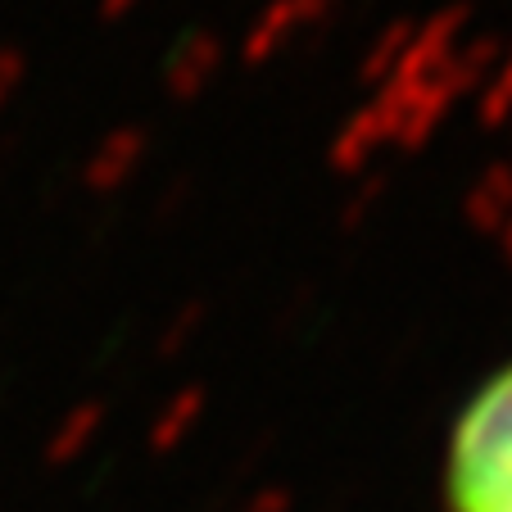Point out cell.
I'll return each mask as SVG.
<instances>
[{"instance_id":"17","label":"cell","mask_w":512,"mask_h":512,"mask_svg":"<svg viewBox=\"0 0 512 512\" xmlns=\"http://www.w3.org/2000/svg\"><path fill=\"white\" fill-rule=\"evenodd\" d=\"M336 5H340V0H295V10H300V23H304V28H318V23L327 19Z\"/></svg>"},{"instance_id":"11","label":"cell","mask_w":512,"mask_h":512,"mask_svg":"<svg viewBox=\"0 0 512 512\" xmlns=\"http://www.w3.org/2000/svg\"><path fill=\"white\" fill-rule=\"evenodd\" d=\"M204 408H209V390L204 386H182L155 413V422H150V449H155V454H173L186 435L200 426Z\"/></svg>"},{"instance_id":"19","label":"cell","mask_w":512,"mask_h":512,"mask_svg":"<svg viewBox=\"0 0 512 512\" xmlns=\"http://www.w3.org/2000/svg\"><path fill=\"white\" fill-rule=\"evenodd\" d=\"M136 5H141V0H100V19H105V23H118V19H127Z\"/></svg>"},{"instance_id":"20","label":"cell","mask_w":512,"mask_h":512,"mask_svg":"<svg viewBox=\"0 0 512 512\" xmlns=\"http://www.w3.org/2000/svg\"><path fill=\"white\" fill-rule=\"evenodd\" d=\"M494 245H499V259L512 268V213H508V223L499 227V236H494Z\"/></svg>"},{"instance_id":"10","label":"cell","mask_w":512,"mask_h":512,"mask_svg":"<svg viewBox=\"0 0 512 512\" xmlns=\"http://www.w3.org/2000/svg\"><path fill=\"white\" fill-rule=\"evenodd\" d=\"M300 28H304V23H300V10H295V0H268V5L254 14L250 32H245V41H241L245 68H263Z\"/></svg>"},{"instance_id":"12","label":"cell","mask_w":512,"mask_h":512,"mask_svg":"<svg viewBox=\"0 0 512 512\" xmlns=\"http://www.w3.org/2000/svg\"><path fill=\"white\" fill-rule=\"evenodd\" d=\"M413 19H395L386 23V28L377 32V41L368 46V55H363V64H358V78L368 82V87H386L390 78H395L399 59H404L408 41H413Z\"/></svg>"},{"instance_id":"7","label":"cell","mask_w":512,"mask_h":512,"mask_svg":"<svg viewBox=\"0 0 512 512\" xmlns=\"http://www.w3.org/2000/svg\"><path fill=\"white\" fill-rule=\"evenodd\" d=\"M503 55H508V41L503 37H472V41L463 37V46L445 59V68H440L431 82H440V87L449 91V100L458 105V100L476 96V91L490 82V73L499 68Z\"/></svg>"},{"instance_id":"14","label":"cell","mask_w":512,"mask_h":512,"mask_svg":"<svg viewBox=\"0 0 512 512\" xmlns=\"http://www.w3.org/2000/svg\"><path fill=\"white\" fill-rule=\"evenodd\" d=\"M381 195H386V177H381V173H363V177H358V186L349 191V200L340 204V227H345V232H358V227L372 218V209L381 204Z\"/></svg>"},{"instance_id":"16","label":"cell","mask_w":512,"mask_h":512,"mask_svg":"<svg viewBox=\"0 0 512 512\" xmlns=\"http://www.w3.org/2000/svg\"><path fill=\"white\" fill-rule=\"evenodd\" d=\"M23 78H28V55L19 46H0V109L14 100Z\"/></svg>"},{"instance_id":"2","label":"cell","mask_w":512,"mask_h":512,"mask_svg":"<svg viewBox=\"0 0 512 512\" xmlns=\"http://www.w3.org/2000/svg\"><path fill=\"white\" fill-rule=\"evenodd\" d=\"M368 105L386 123L390 145L408 150V155L422 150L445 127V118L454 114V100H449V91L440 82H386V87H377V96Z\"/></svg>"},{"instance_id":"9","label":"cell","mask_w":512,"mask_h":512,"mask_svg":"<svg viewBox=\"0 0 512 512\" xmlns=\"http://www.w3.org/2000/svg\"><path fill=\"white\" fill-rule=\"evenodd\" d=\"M100 426H105V404H100V399H82V404H73L55 426H50V435H46V449H41L46 467L78 463V458L96 445Z\"/></svg>"},{"instance_id":"13","label":"cell","mask_w":512,"mask_h":512,"mask_svg":"<svg viewBox=\"0 0 512 512\" xmlns=\"http://www.w3.org/2000/svg\"><path fill=\"white\" fill-rule=\"evenodd\" d=\"M476 118H481V127L512 123V41H508V55H503L499 68L490 73V82L476 91Z\"/></svg>"},{"instance_id":"4","label":"cell","mask_w":512,"mask_h":512,"mask_svg":"<svg viewBox=\"0 0 512 512\" xmlns=\"http://www.w3.org/2000/svg\"><path fill=\"white\" fill-rule=\"evenodd\" d=\"M223 64H227L223 37H218V32H209V28H195L191 37L177 41V50L168 55V64H164L168 100H177V105L200 100L204 91H209V82L223 73Z\"/></svg>"},{"instance_id":"18","label":"cell","mask_w":512,"mask_h":512,"mask_svg":"<svg viewBox=\"0 0 512 512\" xmlns=\"http://www.w3.org/2000/svg\"><path fill=\"white\" fill-rule=\"evenodd\" d=\"M245 512H290V490H263Z\"/></svg>"},{"instance_id":"8","label":"cell","mask_w":512,"mask_h":512,"mask_svg":"<svg viewBox=\"0 0 512 512\" xmlns=\"http://www.w3.org/2000/svg\"><path fill=\"white\" fill-rule=\"evenodd\" d=\"M512 213V164H485L463 195V218L476 236H499Z\"/></svg>"},{"instance_id":"1","label":"cell","mask_w":512,"mask_h":512,"mask_svg":"<svg viewBox=\"0 0 512 512\" xmlns=\"http://www.w3.org/2000/svg\"><path fill=\"white\" fill-rule=\"evenodd\" d=\"M454 512H512V368L485 381L449 440Z\"/></svg>"},{"instance_id":"15","label":"cell","mask_w":512,"mask_h":512,"mask_svg":"<svg viewBox=\"0 0 512 512\" xmlns=\"http://www.w3.org/2000/svg\"><path fill=\"white\" fill-rule=\"evenodd\" d=\"M204 318H209V309H204L200 300H195V304H182V309L168 318V327L159 331V354H164V358H177L195 336H200Z\"/></svg>"},{"instance_id":"5","label":"cell","mask_w":512,"mask_h":512,"mask_svg":"<svg viewBox=\"0 0 512 512\" xmlns=\"http://www.w3.org/2000/svg\"><path fill=\"white\" fill-rule=\"evenodd\" d=\"M145 150H150L145 127H114V132H109L105 141L91 150L87 164H82V186H87L91 195L123 191V186L136 177V168H141Z\"/></svg>"},{"instance_id":"3","label":"cell","mask_w":512,"mask_h":512,"mask_svg":"<svg viewBox=\"0 0 512 512\" xmlns=\"http://www.w3.org/2000/svg\"><path fill=\"white\" fill-rule=\"evenodd\" d=\"M467 23H472V5H445V10H435L431 19H422L413 28V41H408V50L390 82H431L435 73L445 68V59L463 46Z\"/></svg>"},{"instance_id":"6","label":"cell","mask_w":512,"mask_h":512,"mask_svg":"<svg viewBox=\"0 0 512 512\" xmlns=\"http://www.w3.org/2000/svg\"><path fill=\"white\" fill-rule=\"evenodd\" d=\"M386 145H390L386 123L377 118V109L372 105H363V109H354V114L340 123L336 136H331L327 164H331V173H340V177H363L372 168V159H377Z\"/></svg>"}]
</instances>
